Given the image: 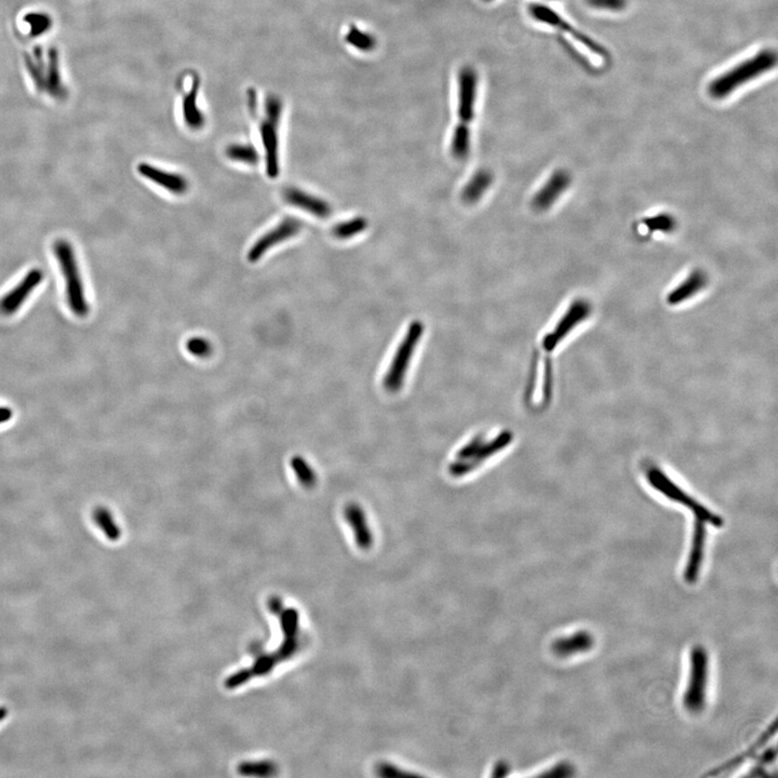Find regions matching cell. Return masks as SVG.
I'll return each mask as SVG.
<instances>
[{
  "label": "cell",
  "instance_id": "6da1fadb",
  "mask_svg": "<svg viewBox=\"0 0 778 778\" xmlns=\"http://www.w3.org/2000/svg\"><path fill=\"white\" fill-rule=\"evenodd\" d=\"M644 467V478L648 486L664 499L688 509V512L693 515V526L705 524L706 526H711L713 528H721L724 526L722 517L713 512L706 505H704L690 494V492L686 491L684 486L674 481V479L667 472H664L659 465L648 461Z\"/></svg>",
  "mask_w": 778,
  "mask_h": 778
},
{
  "label": "cell",
  "instance_id": "7a4b0ae2",
  "mask_svg": "<svg viewBox=\"0 0 778 778\" xmlns=\"http://www.w3.org/2000/svg\"><path fill=\"white\" fill-rule=\"evenodd\" d=\"M776 62L777 57L774 51H761L713 80L709 85V93L713 99L722 100L741 86L775 68Z\"/></svg>",
  "mask_w": 778,
  "mask_h": 778
},
{
  "label": "cell",
  "instance_id": "3957f363",
  "mask_svg": "<svg viewBox=\"0 0 778 778\" xmlns=\"http://www.w3.org/2000/svg\"><path fill=\"white\" fill-rule=\"evenodd\" d=\"M54 252L64 275L68 306L78 317H86L89 314L90 307L86 299L83 280L76 262L74 249L70 242L61 239L54 245Z\"/></svg>",
  "mask_w": 778,
  "mask_h": 778
},
{
  "label": "cell",
  "instance_id": "277c9868",
  "mask_svg": "<svg viewBox=\"0 0 778 778\" xmlns=\"http://www.w3.org/2000/svg\"><path fill=\"white\" fill-rule=\"evenodd\" d=\"M708 680V654L705 648L695 646L690 653V674L684 696V705L691 713H699L706 705Z\"/></svg>",
  "mask_w": 778,
  "mask_h": 778
},
{
  "label": "cell",
  "instance_id": "5b68a950",
  "mask_svg": "<svg viewBox=\"0 0 778 778\" xmlns=\"http://www.w3.org/2000/svg\"><path fill=\"white\" fill-rule=\"evenodd\" d=\"M281 112V102L278 99H268L265 105V119L261 125V135L266 160V173L270 179H276L280 171L278 127Z\"/></svg>",
  "mask_w": 778,
  "mask_h": 778
},
{
  "label": "cell",
  "instance_id": "8992f818",
  "mask_svg": "<svg viewBox=\"0 0 778 778\" xmlns=\"http://www.w3.org/2000/svg\"><path fill=\"white\" fill-rule=\"evenodd\" d=\"M592 306L590 302L584 297L574 299L572 304L566 308V312L558 320L554 329L545 335L541 346L545 352H551L566 339L577 326H581L590 317Z\"/></svg>",
  "mask_w": 778,
  "mask_h": 778
},
{
  "label": "cell",
  "instance_id": "52a82bcc",
  "mask_svg": "<svg viewBox=\"0 0 778 778\" xmlns=\"http://www.w3.org/2000/svg\"><path fill=\"white\" fill-rule=\"evenodd\" d=\"M421 333H423V327L419 322H413L410 326L408 333L404 337L399 348L397 350L390 368L385 377V387L389 392H397L401 387L406 370L408 369L412 355L421 339Z\"/></svg>",
  "mask_w": 778,
  "mask_h": 778
},
{
  "label": "cell",
  "instance_id": "ba28073f",
  "mask_svg": "<svg viewBox=\"0 0 778 778\" xmlns=\"http://www.w3.org/2000/svg\"><path fill=\"white\" fill-rule=\"evenodd\" d=\"M530 13L539 22L548 24V26H552V28H557L560 32H564L566 35L573 38L574 40H577L579 45L590 51L592 54L600 57V58H609V53L602 46L599 45L594 39H591L590 37L585 35L581 30L573 28V26H571L569 22H566L558 13L551 10L550 8L543 5H532L530 7Z\"/></svg>",
  "mask_w": 778,
  "mask_h": 778
},
{
  "label": "cell",
  "instance_id": "9c48e42d",
  "mask_svg": "<svg viewBox=\"0 0 778 778\" xmlns=\"http://www.w3.org/2000/svg\"><path fill=\"white\" fill-rule=\"evenodd\" d=\"M302 230V223L295 217H287L278 224V226L266 232L264 236L257 240L252 248L248 253L249 262L255 263L264 257L275 246L279 245L282 241L295 237Z\"/></svg>",
  "mask_w": 778,
  "mask_h": 778
},
{
  "label": "cell",
  "instance_id": "30bf717a",
  "mask_svg": "<svg viewBox=\"0 0 778 778\" xmlns=\"http://www.w3.org/2000/svg\"><path fill=\"white\" fill-rule=\"evenodd\" d=\"M459 116L461 125H468L474 118L478 77L474 68L464 66L459 76Z\"/></svg>",
  "mask_w": 778,
  "mask_h": 778
},
{
  "label": "cell",
  "instance_id": "8fae6325",
  "mask_svg": "<svg viewBox=\"0 0 778 778\" xmlns=\"http://www.w3.org/2000/svg\"><path fill=\"white\" fill-rule=\"evenodd\" d=\"M43 278L41 270H30L12 291L9 292L0 299V314L12 316L18 312L24 301L30 297L32 290L36 289L40 282L43 281Z\"/></svg>",
  "mask_w": 778,
  "mask_h": 778
},
{
  "label": "cell",
  "instance_id": "7c38bea8",
  "mask_svg": "<svg viewBox=\"0 0 778 778\" xmlns=\"http://www.w3.org/2000/svg\"><path fill=\"white\" fill-rule=\"evenodd\" d=\"M708 285V276L703 270L696 268L686 275L676 287L667 295L666 302L670 306H679L699 295Z\"/></svg>",
  "mask_w": 778,
  "mask_h": 778
},
{
  "label": "cell",
  "instance_id": "4fadbf2b",
  "mask_svg": "<svg viewBox=\"0 0 778 778\" xmlns=\"http://www.w3.org/2000/svg\"><path fill=\"white\" fill-rule=\"evenodd\" d=\"M137 170L142 177H146L152 183L159 185L160 188H165L168 192H172L177 196L184 194L190 188L186 177L175 172H169L166 170L154 167L150 163H141L137 167Z\"/></svg>",
  "mask_w": 778,
  "mask_h": 778
},
{
  "label": "cell",
  "instance_id": "5bb4252c",
  "mask_svg": "<svg viewBox=\"0 0 778 778\" xmlns=\"http://www.w3.org/2000/svg\"><path fill=\"white\" fill-rule=\"evenodd\" d=\"M283 198L289 205L304 210L319 219H327L331 215V207L328 202L299 188H287L283 192Z\"/></svg>",
  "mask_w": 778,
  "mask_h": 778
},
{
  "label": "cell",
  "instance_id": "9a60e30c",
  "mask_svg": "<svg viewBox=\"0 0 778 778\" xmlns=\"http://www.w3.org/2000/svg\"><path fill=\"white\" fill-rule=\"evenodd\" d=\"M570 175L566 171H557L551 175L546 184L539 190L533 199V207L537 210L548 209L568 188Z\"/></svg>",
  "mask_w": 778,
  "mask_h": 778
},
{
  "label": "cell",
  "instance_id": "2e32d148",
  "mask_svg": "<svg viewBox=\"0 0 778 778\" xmlns=\"http://www.w3.org/2000/svg\"><path fill=\"white\" fill-rule=\"evenodd\" d=\"M594 644L592 635L588 631L581 630L571 636L559 639L554 644V650L560 656L575 655L590 651Z\"/></svg>",
  "mask_w": 778,
  "mask_h": 778
},
{
  "label": "cell",
  "instance_id": "e0dca14e",
  "mask_svg": "<svg viewBox=\"0 0 778 778\" xmlns=\"http://www.w3.org/2000/svg\"><path fill=\"white\" fill-rule=\"evenodd\" d=\"M776 730H777V726H776V720H774L773 724L766 728V732H764L747 750L744 751L743 753H741V755H739L737 757H734L733 759L728 760V762L722 764V766L715 768L710 773L708 772L706 776H716L718 775V774L724 773V772L731 771L734 768H737V766L744 764L747 759L752 758V757L756 755L757 751L760 750V749L775 735Z\"/></svg>",
  "mask_w": 778,
  "mask_h": 778
},
{
  "label": "cell",
  "instance_id": "ac0fdd59",
  "mask_svg": "<svg viewBox=\"0 0 778 778\" xmlns=\"http://www.w3.org/2000/svg\"><path fill=\"white\" fill-rule=\"evenodd\" d=\"M344 517L347 522L352 526V529L354 530L357 541L361 546H364L369 541L370 537L367 520H366V516H364L362 509L356 504L347 505L344 509Z\"/></svg>",
  "mask_w": 778,
  "mask_h": 778
},
{
  "label": "cell",
  "instance_id": "d6986e66",
  "mask_svg": "<svg viewBox=\"0 0 778 778\" xmlns=\"http://www.w3.org/2000/svg\"><path fill=\"white\" fill-rule=\"evenodd\" d=\"M676 217L669 215V213H659V215H652L650 217H646L641 222H639V226L644 228V235L646 236H652V235L664 234L665 232H672L676 230L677 227Z\"/></svg>",
  "mask_w": 778,
  "mask_h": 778
},
{
  "label": "cell",
  "instance_id": "ffe728a7",
  "mask_svg": "<svg viewBox=\"0 0 778 778\" xmlns=\"http://www.w3.org/2000/svg\"><path fill=\"white\" fill-rule=\"evenodd\" d=\"M92 517L95 523L110 541H116L121 537V530L108 507L97 506L93 510Z\"/></svg>",
  "mask_w": 778,
  "mask_h": 778
},
{
  "label": "cell",
  "instance_id": "44dd1931",
  "mask_svg": "<svg viewBox=\"0 0 778 778\" xmlns=\"http://www.w3.org/2000/svg\"><path fill=\"white\" fill-rule=\"evenodd\" d=\"M290 466L295 472L299 484L305 489H312L316 486L318 477L312 465L301 455H295L290 459Z\"/></svg>",
  "mask_w": 778,
  "mask_h": 778
},
{
  "label": "cell",
  "instance_id": "7402d4cb",
  "mask_svg": "<svg viewBox=\"0 0 778 778\" xmlns=\"http://www.w3.org/2000/svg\"><path fill=\"white\" fill-rule=\"evenodd\" d=\"M196 100H197L196 91L192 90L190 91V95L185 99L184 104H183V116H184L185 123L188 127L194 130L200 129L202 126L205 125V117L198 108Z\"/></svg>",
  "mask_w": 778,
  "mask_h": 778
},
{
  "label": "cell",
  "instance_id": "603a6c76",
  "mask_svg": "<svg viewBox=\"0 0 778 778\" xmlns=\"http://www.w3.org/2000/svg\"><path fill=\"white\" fill-rule=\"evenodd\" d=\"M226 155L230 159L248 165H255L259 159L257 148L250 144L230 145L226 150Z\"/></svg>",
  "mask_w": 778,
  "mask_h": 778
},
{
  "label": "cell",
  "instance_id": "cb8c5ba5",
  "mask_svg": "<svg viewBox=\"0 0 778 778\" xmlns=\"http://www.w3.org/2000/svg\"><path fill=\"white\" fill-rule=\"evenodd\" d=\"M469 142H470V134H469L468 126H457L452 140V152L455 158L457 159L466 158L469 152Z\"/></svg>",
  "mask_w": 778,
  "mask_h": 778
},
{
  "label": "cell",
  "instance_id": "d4e9b609",
  "mask_svg": "<svg viewBox=\"0 0 778 778\" xmlns=\"http://www.w3.org/2000/svg\"><path fill=\"white\" fill-rule=\"evenodd\" d=\"M367 222L361 217H357L346 222L339 223L333 228V235L339 239H348L366 230Z\"/></svg>",
  "mask_w": 778,
  "mask_h": 778
},
{
  "label": "cell",
  "instance_id": "484cf974",
  "mask_svg": "<svg viewBox=\"0 0 778 778\" xmlns=\"http://www.w3.org/2000/svg\"><path fill=\"white\" fill-rule=\"evenodd\" d=\"M346 40L352 47L362 51L373 50L377 45L373 36L357 28H350V32H347Z\"/></svg>",
  "mask_w": 778,
  "mask_h": 778
},
{
  "label": "cell",
  "instance_id": "4316f807",
  "mask_svg": "<svg viewBox=\"0 0 778 778\" xmlns=\"http://www.w3.org/2000/svg\"><path fill=\"white\" fill-rule=\"evenodd\" d=\"M185 346H186V350L190 355L197 357V358H201V359L208 358L213 352V346L211 342L209 339L202 337H192V339H188Z\"/></svg>",
  "mask_w": 778,
  "mask_h": 778
},
{
  "label": "cell",
  "instance_id": "83f0119b",
  "mask_svg": "<svg viewBox=\"0 0 778 778\" xmlns=\"http://www.w3.org/2000/svg\"><path fill=\"white\" fill-rule=\"evenodd\" d=\"M239 772L243 775L270 776L275 774V766L270 762L259 764H245L239 766Z\"/></svg>",
  "mask_w": 778,
  "mask_h": 778
},
{
  "label": "cell",
  "instance_id": "f1b7e54d",
  "mask_svg": "<svg viewBox=\"0 0 778 778\" xmlns=\"http://www.w3.org/2000/svg\"><path fill=\"white\" fill-rule=\"evenodd\" d=\"M591 7L604 10L621 11L626 7V0H587Z\"/></svg>",
  "mask_w": 778,
  "mask_h": 778
},
{
  "label": "cell",
  "instance_id": "f546056e",
  "mask_svg": "<svg viewBox=\"0 0 778 778\" xmlns=\"http://www.w3.org/2000/svg\"><path fill=\"white\" fill-rule=\"evenodd\" d=\"M490 179L486 174H480L479 177H476V180L472 181L469 185L468 192H466L465 197L467 199H474L475 197H478L482 192L483 188H486L489 185Z\"/></svg>",
  "mask_w": 778,
  "mask_h": 778
},
{
  "label": "cell",
  "instance_id": "4dcf8cb0",
  "mask_svg": "<svg viewBox=\"0 0 778 778\" xmlns=\"http://www.w3.org/2000/svg\"><path fill=\"white\" fill-rule=\"evenodd\" d=\"M13 417V410L10 407L0 406V425L5 424L11 421Z\"/></svg>",
  "mask_w": 778,
  "mask_h": 778
},
{
  "label": "cell",
  "instance_id": "1f68e13d",
  "mask_svg": "<svg viewBox=\"0 0 778 778\" xmlns=\"http://www.w3.org/2000/svg\"><path fill=\"white\" fill-rule=\"evenodd\" d=\"M6 713H7V711H6L5 709H0V721L3 720V719L5 718Z\"/></svg>",
  "mask_w": 778,
  "mask_h": 778
},
{
  "label": "cell",
  "instance_id": "d6a6232c",
  "mask_svg": "<svg viewBox=\"0 0 778 778\" xmlns=\"http://www.w3.org/2000/svg\"><path fill=\"white\" fill-rule=\"evenodd\" d=\"M484 1H491V0H484Z\"/></svg>",
  "mask_w": 778,
  "mask_h": 778
}]
</instances>
